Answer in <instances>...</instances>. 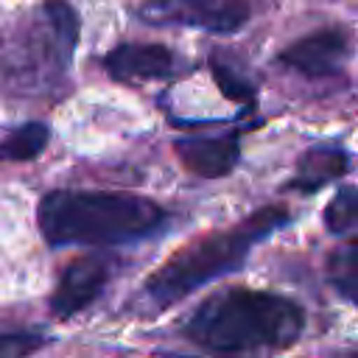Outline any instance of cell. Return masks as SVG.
<instances>
[{
	"label": "cell",
	"instance_id": "52a82bcc",
	"mask_svg": "<svg viewBox=\"0 0 358 358\" xmlns=\"http://www.w3.org/2000/svg\"><path fill=\"white\" fill-rule=\"evenodd\" d=\"M347 53H350L347 34L338 28H322L288 45L280 53V62L308 78H324V76H336L344 67Z\"/></svg>",
	"mask_w": 358,
	"mask_h": 358
},
{
	"label": "cell",
	"instance_id": "6da1fadb",
	"mask_svg": "<svg viewBox=\"0 0 358 358\" xmlns=\"http://www.w3.org/2000/svg\"><path fill=\"white\" fill-rule=\"evenodd\" d=\"M305 330V310L274 291L227 288L207 296L182 324V336L210 352L291 347Z\"/></svg>",
	"mask_w": 358,
	"mask_h": 358
},
{
	"label": "cell",
	"instance_id": "7c38bea8",
	"mask_svg": "<svg viewBox=\"0 0 358 358\" xmlns=\"http://www.w3.org/2000/svg\"><path fill=\"white\" fill-rule=\"evenodd\" d=\"M50 129L45 123H22L8 131L0 143V159H34L45 151Z\"/></svg>",
	"mask_w": 358,
	"mask_h": 358
},
{
	"label": "cell",
	"instance_id": "8992f818",
	"mask_svg": "<svg viewBox=\"0 0 358 358\" xmlns=\"http://www.w3.org/2000/svg\"><path fill=\"white\" fill-rule=\"evenodd\" d=\"M115 266L117 260L109 252H95L73 260L59 277V285L50 296V313L56 319H70L87 305H92L106 288V282L112 280Z\"/></svg>",
	"mask_w": 358,
	"mask_h": 358
},
{
	"label": "cell",
	"instance_id": "9a60e30c",
	"mask_svg": "<svg viewBox=\"0 0 358 358\" xmlns=\"http://www.w3.org/2000/svg\"><path fill=\"white\" fill-rule=\"evenodd\" d=\"M48 344V336L45 333H34V330H25V333H0V355L3 358H17V355H28L39 347Z\"/></svg>",
	"mask_w": 358,
	"mask_h": 358
},
{
	"label": "cell",
	"instance_id": "7a4b0ae2",
	"mask_svg": "<svg viewBox=\"0 0 358 358\" xmlns=\"http://www.w3.org/2000/svg\"><path fill=\"white\" fill-rule=\"evenodd\" d=\"M36 218L50 246L134 243L168 224L157 201L106 190H53L39 201Z\"/></svg>",
	"mask_w": 358,
	"mask_h": 358
},
{
	"label": "cell",
	"instance_id": "9c48e42d",
	"mask_svg": "<svg viewBox=\"0 0 358 358\" xmlns=\"http://www.w3.org/2000/svg\"><path fill=\"white\" fill-rule=\"evenodd\" d=\"M176 154L190 173L204 176V179H218L238 165L241 137L235 131L218 134V137H179Z\"/></svg>",
	"mask_w": 358,
	"mask_h": 358
},
{
	"label": "cell",
	"instance_id": "8fae6325",
	"mask_svg": "<svg viewBox=\"0 0 358 358\" xmlns=\"http://www.w3.org/2000/svg\"><path fill=\"white\" fill-rule=\"evenodd\" d=\"M327 280L347 302L358 305V238L338 246L327 260Z\"/></svg>",
	"mask_w": 358,
	"mask_h": 358
},
{
	"label": "cell",
	"instance_id": "5bb4252c",
	"mask_svg": "<svg viewBox=\"0 0 358 358\" xmlns=\"http://www.w3.org/2000/svg\"><path fill=\"white\" fill-rule=\"evenodd\" d=\"M210 64H213V76H215V81L227 98H232V101H249L252 98V84L227 59L221 62V56H213Z\"/></svg>",
	"mask_w": 358,
	"mask_h": 358
},
{
	"label": "cell",
	"instance_id": "5b68a950",
	"mask_svg": "<svg viewBox=\"0 0 358 358\" xmlns=\"http://www.w3.org/2000/svg\"><path fill=\"white\" fill-rule=\"evenodd\" d=\"M249 14V0H145L137 8V17L148 25H185L210 34H235Z\"/></svg>",
	"mask_w": 358,
	"mask_h": 358
},
{
	"label": "cell",
	"instance_id": "30bf717a",
	"mask_svg": "<svg viewBox=\"0 0 358 358\" xmlns=\"http://www.w3.org/2000/svg\"><path fill=\"white\" fill-rule=\"evenodd\" d=\"M347 171H350V154L347 151L333 148V145L310 148V151H305L299 157L296 173L291 179V187L302 190V193H310V190H319L322 185L344 176Z\"/></svg>",
	"mask_w": 358,
	"mask_h": 358
},
{
	"label": "cell",
	"instance_id": "277c9868",
	"mask_svg": "<svg viewBox=\"0 0 358 358\" xmlns=\"http://www.w3.org/2000/svg\"><path fill=\"white\" fill-rule=\"evenodd\" d=\"M78 42V14L67 0H42L0 45V84L14 95H42L62 84Z\"/></svg>",
	"mask_w": 358,
	"mask_h": 358
},
{
	"label": "cell",
	"instance_id": "3957f363",
	"mask_svg": "<svg viewBox=\"0 0 358 358\" xmlns=\"http://www.w3.org/2000/svg\"><path fill=\"white\" fill-rule=\"evenodd\" d=\"M288 210L282 207H263L252 213L249 218L238 221L229 229H218L213 235H204L201 241L190 243L187 249L176 252L171 260H165L140 291V310L145 313H162L182 296L193 294L196 288L232 274L243 266L252 246L268 238L274 229L288 224Z\"/></svg>",
	"mask_w": 358,
	"mask_h": 358
},
{
	"label": "cell",
	"instance_id": "ba28073f",
	"mask_svg": "<svg viewBox=\"0 0 358 358\" xmlns=\"http://www.w3.org/2000/svg\"><path fill=\"white\" fill-rule=\"evenodd\" d=\"M106 73L123 84L159 81L173 76V53L154 42H123L103 59Z\"/></svg>",
	"mask_w": 358,
	"mask_h": 358
},
{
	"label": "cell",
	"instance_id": "4fadbf2b",
	"mask_svg": "<svg viewBox=\"0 0 358 358\" xmlns=\"http://www.w3.org/2000/svg\"><path fill=\"white\" fill-rule=\"evenodd\" d=\"M324 224L333 235H344L358 227V187H341L324 207Z\"/></svg>",
	"mask_w": 358,
	"mask_h": 358
}]
</instances>
